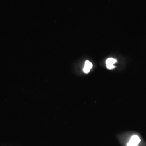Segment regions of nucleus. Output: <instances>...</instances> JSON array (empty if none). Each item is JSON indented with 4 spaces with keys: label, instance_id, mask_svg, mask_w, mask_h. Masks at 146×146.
Instances as JSON below:
<instances>
[{
    "label": "nucleus",
    "instance_id": "3",
    "mask_svg": "<svg viewBox=\"0 0 146 146\" xmlns=\"http://www.w3.org/2000/svg\"><path fill=\"white\" fill-rule=\"evenodd\" d=\"M92 67H93L92 63L88 60L86 61L85 63H84V69H83L84 73H86V74L90 72V69L92 68Z\"/></svg>",
    "mask_w": 146,
    "mask_h": 146
},
{
    "label": "nucleus",
    "instance_id": "2",
    "mask_svg": "<svg viewBox=\"0 0 146 146\" xmlns=\"http://www.w3.org/2000/svg\"><path fill=\"white\" fill-rule=\"evenodd\" d=\"M117 62V60L115 58H108L106 61L107 68H108V69H113L115 68V66L114 64V63Z\"/></svg>",
    "mask_w": 146,
    "mask_h": 146
},
{
    "label": "nucleus",
    "instance_id": "1",
    "mask_svg": "<svg viewBox=\"0 0 146 146\" xmlns=\"http://www.w3.org/2000/svg\"><path fill=\"white\" fill-rule=\"evenodd\" d=\"M140 141L141 140L139 136L134 135L131 136L130 141L127 143V146H137Z\"/></svg>",
    "mask_w": 146,
    "mask_h": 146
}]
</instances>
